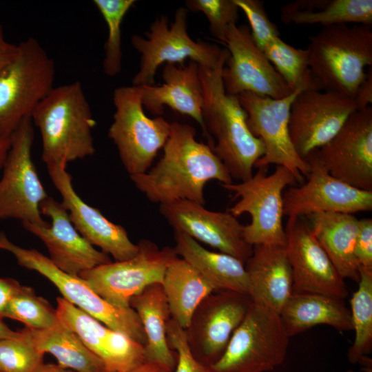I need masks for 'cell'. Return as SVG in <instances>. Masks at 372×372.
<instances>
[{"label": "cell", "instance_id": "1", "mask_svg": "<svg viewBox=\"0 0 372 372\" xmlns=\"http://www.w3.org/2000/svg\"><path fill=\"white\" fill-rule=\"evenodd\" d=\"M196 135L195 128L189 124L170 123L160 160L145 173L130 176L149 201L161 205L187 200L204 205L207 182L233 183L224 163L209 145L198 141Z\"/></svg>", "mask_w": 372, "mask_h": 372}, {"label": "cell", "instance_id": "2", "mask_svg": "<svg viewBox=\"0 0 372 372\" xmlns=\"http://www.w3.org/2000/svg\"><path fill=\"white\" fill-rule=\"evenodd\" d=\"M225 62L214 69L199 65L204 99L202 116L207 132L214 137V152L232 179L242 182L253 176V168L265 149L262 140L250 132L238 96L225 90L222 70Z\"/></svg>", "mask_w": 372, "mask_h": 372}, {"label": "cell", "instance_id": "3", "mask_svg": "<svg viewBox=\"0 0 372 372\" xmlns=\"http://www.w3.org/2000/svg\"><path fill=\"white\" fill-rule=\"evenodd\" d=\"M30 118L39 130L46 165L68 164L94 154L92 131L96 121L79 81L54 87Z\"/></svg>", "mask_w": 372, "mask_h": 372}, {"label": "cell", "instance_id": "4", "mask_svg": "<svg viewBox=\"0 0 372 372\" xmlns=\"http://www.w3.org/2000/svg\"><path fill=\"white\" fill-rule=\"evenodd\" d=\"M309 40V65L320 89L353 99L372 65L371 25L324 27Z\"/></svg>", "mask_w": 372, "mask_h": 372}, {"label": "cell", "instance_id": "5", "mask_svg": "<svg viewBox=\"0 0 372 372\" xmlns=\"http://www.w3.org/2000/svg\"><path fill=\"white\" fill-rule=\"evenodd\" d=\"M55 65L39 42L29 37L0 71V137H10L54 87Z\"/></svg>", "mask_w": 372, "mask_h": 372}, {"label": "cell", "instance_id": "6", "mask_svg": "<svg viewBox=\"0 0 372 372\" xmlns=\"http://www.w3.org/2000/svg\"><path fill=\"white\" fill-rule=\"evenodd\" d=\"M188 10L178 8L174 22L169 25L166 16L161 15L150 25L146 38L138 34L131 37L134 49L141 54L138 72L132 79V85H154L156 70L163 63H181L185 60L200 66L214 69L226 61L229 52L216 45L196 41L187 32Z\"/></svg>", "mask_w": 372, "mask_h": 372}, {"label": "cell", "instance_id": "7", "mask_svg": "<svg viewBox=\"0 0 372 372\" xmlns=\"http://www.w3.org/2000/svg\"><path fill=\"white\" fill-rule=\"evenodd\" d=\"M288 336L279 313L252 302L210 372H268L284 362Z\"/></svg>", "mask_w": 372, "mask_h": 372}, {"label": "cell", "instance_id": "8", "mask_svg": "<svg viewBox=\"0 0 372 372\" xmlns=\"http://www.w3.org/2000/svg\"><path fill=\"white\" fill-rule=\"evenodd\" d=\"M267 172L268 167H258L249 180L220 185L234 193V198H239L227 211L236 217L244 213L251 216L250 223L243 227V237L248 244L252 247L257 245L285 247L282 193L296 179L283 166H277L271 174Z\"/></svg>", "mask_w": 372, "mask_h": 372}, {"label": "cell", "instance_id": "9", "mask_svg": "<svg viewBox=\"0 0 372 372\" xmlns=\"http://www.w3.org/2000/svg\"><path fill=\"white\" fill-rule=\"evenodd\" d=\"M115 112L108 137L115 144L130 176L147 172L169 137L170 123L161 116L149 118L144 112L139 86L114 90Z\"/></svg>", "mask_w": 372, "mask_h": 372}, {"label": "cell", "instance_id": "10", "mask_svg": "<svg viewBox=\"0 0 372 372\" xmlns=\"http://www.w3.org/2000/svg\"><path fill=\"white\" fill-rule=\"evenodd\" d=\"M0 249L11 253L17 263L45 276L59 289L63 298L109 328L124 333L143 347L146 335L136 312L132 308L121 309L108 303L97 295L79 276L70 275L54 265L49 257L36 249H28L11 242L0 232Z\"/></svg>", "mask_w": 372, "mask_h": 372}, {"label": "cell", "instance_id": "11", "mask_svg": "<svg viewBox=\"0 0 372 372\" xmlns=\"http://www.w3.org/2000/svg\"><path fill=\"white\" fill-rule=\"evenodd\" d=\"M132 258L97 266L79 276L108 303L130 307L132 297L152 284H162L166 269L178 258L174 247L160 249L154 242L141 240Z\"/></svg>", "mask_w": 372, "mask_h": 372}, {"label": "cell", "instance_id": "12", "mask_svg": "<svg viewBox=\"0 0 372 372\" xmlns=\"http://www.w3.org/2000/svg\"><path fill=\"white\" fill-rule=\"evenodd\" d=\"M34 125L25 118L11 136V145L0 180V219L14 218L39 225L48 224L40 205L48 197L32 158Z\"/></svg>", "mask_w": 372, "mask_h": 372}, {"label": "cell", "instance_id": "13", "mask_svg": "<svg viewBox=\"0 0 372 372\" xmlns=\"http://www.w3.org/2000/svg\"><path fill=\"white\" fill-rule=\"evenodd\" d=\"M299 92L294 91L278 99L251 92H243L238 96L247 113L250 132L265 145V154L254 167L272 164L283 166L292 172L296 181L301 183L309 174V165L296 153L289 132L291 105Z\"/></svg>", "mask_w": 372, "mask_h": 372}, {"label": "cell", "instance_id": "14", "mask_svg": "<svg viewBox=\"0 0 372 372\" xmlns=\"http://www.w3.org/2000/svg\"><path fill=\"white\" fill-rule=\"evenodd\" d=\"M357 110L353 99L333 91L304 90L293 101L289 132L298 156L304 158L330 141Z\"/></svg>", "mask_w": 372, "mask_h": 372}, {"label": "cell", "instance_id": "15", "mask_svg": "<svg viewBox=\"0 0 372 372\" xmlns=\"http://www.w3.org/2000/svg\"><path fill=\"white\" fill-rule=\"evenodd\" d=\"M251 303L249 295L231 291L214 292L200 302L185 329L197 360L209 366L220 359Z\"/></svg>", "mask_w": 372, "mask_h": 372}, {"label": "cell", "instance_id": "16", "mask_svg": "<svg viewBox=\"0 0 372 372\" xmlns=\"http://www.w3.org/2000/svg\"><path fill=\"white\" fill-rule=\"evenodd\" d=\"M225 43L229 56L222 79L227 94L238 96L251 92L278 99L294 92L255 44L247 25H230Z\"/></svg>", "mask_w": 372, "mask_h": 372}, {"label": "cell", "instance_id": "17", "mask_svg": "<svg viewBox=\"0 0 372 372\" xmlns=\"http://www.w3.org/2000/svg\"><path fill=\"white\" fill-rule=\"evenodd\" d=\"M317 150L304 160L309 165L307 180L283 194L284 215L301 218L320 212L353 214L372 209V192L361 190L334 178L319 160Z\"/></svg>", "mask_w": 372, "mask_h": 372}, {"label": "cell", "instance_id": "18", "mask_svg": "<svg viewBox=\"0 0 372 372\" xmlns=\"http://www.w3.org/2000/svg\"><path fill=\"white\" fill-rule=\"evenodd\" d=\"M317 153L330 175L355 188L372 192L371 106L353 112Z\"/></svg>", "mask_w": 372, "mask_h": 372}, {"label": "cell", "instance_id": "19", "mask_svg": "<svg viewBox=\"0 0 372 372\" xmlns=\"http://www.w3.org/2000/svg\"><path fill=\"white\" fill-rule=\"evenodd\" d=\"M293 293H317L344 300L349 294L344 279L300 218H288L285 227Z\"/></svg>", "mask_w": 372, "mask_h": 372}, {"label": "cell", "instance_id": "20", "mask_svg": "<svg viewBox=\"0 0 372 372\" xmlns=\"http://www.w3.org/2000/svg\"><path fill=\"white\" fill-rule=\"evenodd\" d=\"M159 211L174 230L232 256L245 264L253 247L243 237L242 225L229 211H214L204 205L177 200L159 205Z\"/></svg>", "mask_w": 372, "mask_h": 372}, {"label": "cell", "instance_id": "21", "mask_svg": "<svg viewBox=\"0 0 372 372\" xmlns=\"http://www.w3.org/2000/svg\"><path fill=\"white\" fill-rule=\"evenodd\" d=\"M40 211L50 218V223L22 225L45 244L49 258L61 271L79 276L85 271L112 262L109 255L97 250L79 234L61 202L48 196L41 203Z\"/></svg>", "mask_w": 372, "mask_h": 372}, {"label": "cell", "instance_id": "22", "mask_svg": "<svg viewBox=\"0 0 372 372\" xmlns=\"http://www.w3.org/2000/svg\"><path fill=\"white\" fill-rule=\"evenodd\" d=\"M64 162L47 165L49 176L61 196V203L79 234L94 247L111 256L115 261L134 257L138 246L130 239L125 229L105 218L101 211L84 202L74 190L72 176Z\"/></svg>", "mask_w": 372, "mask_h": 372}, {"label": "cell", "instance_id": "23", "mask_svg": "<svg viewBox=\"0 0 372 372\" xmlns=\"http://www.w3.org/2000/svg\"><path fill=\"white\" fill-rule=\"evenodd\" d=\"M59 320L75 332L103 362L105 370L127 372L145 362L144 347L112 329L63 297L56 298Z\"/></svg>", "mask_w": 372, "mask_h": 372}, {"label": "cell", "instance_id": "24", "mask_svg": "<svg viewBox=\"0 0 372 372\" xmlns=\"http://www.w3.org/2000/svg\"><path fill=\"white\" fill-rule=\"evenodd\" d=\"M162 78L161 85L139 86L143 107L159 116L168 107L192 117L198 123L212 148L214 141L206 131L202 116L204 99L199 65L192 61L187 65L165 63Z\"/></svg>", "mask_w": 372, "mask_h": 372}, {"label": "cell", "instance_id": "25", "mask_svg": "<svg viewBox=\"0 0 372 372\" xmlns=\"http://www.w3.org/2000/svg\"><path fill=\"white\" fill-rule=\"evenodd\" d=\"M252 302L280 313L293 293V276L285 247L253 246L245 264Z\"/></svg>", "mask_w": 372, "mask_h": 372}, {"label": "cell", "instance_id": "26", "mask_svg": "<svg viewBox=\"0 0 372 372\" xmlns=\"http://www.w3.org/2000/svg\"><path fill=\"white\" fill-rule=\"evenodd\" d=\"M177 255L192 266L216 291L249 293L245 263L227 254L203 247L188 235L174 230Z\"/></svg>", "mask_w": 372, "mask_h": 372}, {"label": "cell", "instance_id": "27", "mask_svg": "<svg viewBox=\"0 0 372 372\" xmlns=\"http://www.w3.org/2000/svg\"><path fill=\"white\" fill-rule=\"evenodd\" d=\"M130 306L138 314L146 335L145 361L173 372L177 355L170 348L167 338V324L171 314L162 285H149L132 298Z\"/></svg>", "mask_w": 372, "mask_h": 372}, {"label": "cell", "instance_id": "28", "mask_svg": "<svg viewBox=\"0 0 372 372\" xmlns=\"http://www.w3.org/2000/svg\"><path fill=\"white\" fill-rule=\"evenodd\" d=\"M279 315L289 338L320 324L340 331L353 330L344 300L322 293H293Z\"/></svg>", "mask_w": 372, "mask_h": 372}, {"label": "cell", "instance_id": "29", "mask_svg": "<svg viewBox=\"0 0 372 372\" xmlns=\"http://www.w3.org/2000/svg\"><path fill=\"white\" fill-rule=\"evenodd\" d=\"M311 231L339 274L358 282L359 266L354 249L359 219L353 214L320 212L306 216Z\"/></svg>", "mask_w": 372, "mask_h": 372}, {"label": "cell", "instance_id": "30", "mask_svg": "<svg viewBox=\"0 0 372 372\" xmlns=\"http://www.w3.org/2000/svg\"><path fill=\"white\" fill-rule=\"evenodd\" d=\"M280 18L286 24L371 25L372 1L297 0L281 8Z\"/></svg>", "mask_w": 372, "mask_h": 372}, {"label": "cell", "instance_id": "31", "mask_svg": "<svg viewBox=\"0 0 372 372\" xmlns=\"http://www.w3.org/2000/svg\"><path fill=\"white\" fill-rule=\"evenodd\" d=\"M161 285L171 318L184 329L200 302L216 292L192 266L179 257L166 269Z\"/></svg>", "mask_w": 372, "mask_h": 372}, {"label": "cell", "instance_id": "32", "mask_svg": "<svg viewBox=\"0 0 372 372\" xmlns=\"http://www.w3.org/2000/svg\"><path fill=\"white\" fill-rule=\"evenodd\" d=\"M43 354H52L62 366L76 372H103L105 367L78 335L59 320L52 327L35 330L22 329Z\"/></svg>", "mask_w": 372, "mask_h": 372}, {"label": "cell", "instance_id": "33", "mask_svg": "<svg viewBox=\"0 0 372 372\" xmlns=\"http://www.w3.org/2000/svg\"><path fill=\"white\" fill-rule=\"evenodd\" d=\"M358 287L353 293L351 316L355 339L347 352V359L352 364L363 365L369 371L371 360L368 355L372 349V271L359 268Z\"/></svg>", "mask_w": 372, "mask_h": 372}, {"label": "cell", "instance_id": "34", "mask_svg": "<svg viewBox=\"0 0 372 372\" xmlns=\"http://www.w3.org/2000/svg\"><path fill=\"white\" fill-rule=\"evenodd\" d=\"M262 52L293 91L321 90L309 68L307 49L296 48L279 37L269 42Z\"/></svg>", "mask_w": 372, "mask_h": 372}, {"label": "cell", "instance_id": "35", "mask_svg": "<svg viewBox=\"0 0 372 372\" xmlns=\"http://www.w3.org/2000/svg\"><path fill=\"white\" fill-rule=\"evenodd\" d=\"M4 318L19 321L35 330L51 328L59 322L56 309L37 296L32 287L23 285L10 300Z\"/></svg>", "mask_w": 372, "mask_h": 372}, {"label": "cell", "instance_id": "36", "mask_svg": "<svg viewBox=\"0 0 372 372\" xmlns=\"http://www.w3.org/2000/svg\"><path fill=\"white\" fill-rule=\"evenodd\" d=\"M94 4L104 19L108 35L104 45L103 68L108 76L118 74L122 68L121 24L134 0H94Z\"/></svg>", "mask_w": 372, "mask_h": 372}, {"label": "cell", "instance_id": "37", "mask_svg": "<svg viewBox=\"0 0 372 372\" xmlns=\"http://www.w3.org/2000/svg\"><path fill=\"white\" fill-rule=\"evenodd\" d=\"M21 337L0 340V372H34L43 355L22 329Z\"/></svg>", "mask_w": 372, "mask_h": 372}, {"label": "cell", "instance_id": "38", "mask_svg": "<svg viewBox=\"0 0 372 372\" xmlns=\"http://www.w3.org/2000/svg\"><path fill=\"white\" fill-rule=\"evenodd\" d=\"M185 6L188 11L203 12L212 36L223 43L229 27L238 19L239 8L234 0H187Z\"/></svg>", "mask_w": 372, "mask_h": 372}, {"label": "cell", "instance_id": "39", "mask_svg": "<svg viewBox=\"0 0 372 372\" xmlns=\"http://www.w3.org/2000/svg\"><path fill=\"white\" fill-rule=\"evenodd\" d=\"M246 15L251 37L262 51L272 40L280 37L276 25L268 17L264 3L258 0H234Z\"/></svg>", "mask_w": 372, "mask_h": 372}, {"label": "cell", "instance_id": "40", "mask_svg": "<svg viewBox=\"0 0 372 372\" xmlns=\"http://www.w3.org/2000/svg\"><path fill=\"white\" fill-rule=\"evenodd\" d=\"M167 338L170 348L177 355L174 372H210L207 366L200 363L193 355L185 329L172 318L167 324Z\"/></svg>", "mask_w": 372, "mask_h": 372}, {"label": "cell", "instance_id": "41", "mask_svg": "<svg viewBox=\"0 0 372 372\" xmlns=\"http://www.w3.org/2000/svg\"><path fill=\"white\" fill-rule=\"evenodd\" d=\"M354 254L359 268L372 271V219L370 218L359 220Z\"/></svg>", "mask_w": 372, "mask_h": 372}, {"label": "cell", "instance_id": "42", "mask_svg": "<svg viewBox=\"0 0 372 372\" xmlns=\"http://www.w3.org/2000/svg\"><path fill=\"white\" fill-rule=\"evenodd\" d=\"M357 110H364L372 103V69L370 67L362 83L360 85L353 98Z\"/></svg>", "mask_w": 372, "mask_h": 372}, {"label": "cell", "instance_id": "43", "mask_svg": "<svg viewBox=\"0 0 372 372\" xmlns=\"http://www.w3.org/2000/svg\"><path fill=\"white\" fill-rule=\"evenodd\" d=\"M21 286L20 283L12 278H0V318H4L7 306L12 297Z\"/></svg>", "mask_w": 372, "mask_h": 372}, {"label": "cell", "instance_id": "44", "mask_svg": "<svg viewBox=\"0 0 372 372\" xmlns=\"http://www.w3.org/2000/svg\"><path fill=\"white\" fill-rule=\"evenodd\" d=\"M17 45L10 44L0 50V71L15 56Z\"/></svg>", "mask_w": 372, "mask_h": 372}, {"label": "cell", "instance_id": "45", "mask_svg": "<svg viewBox=\"0 0 372 372\" xmlns=\"http://www.w3.org/2000/svg\"><path fill=\"white\" fill-rule=\"evenodd\" d=\"M127 372H170L168 370L164 369L163 367L152 363L145 361L137 366L133 368L132 369Z\"/></svg>", "mask_w": 372, "mask_h": 372}, {"label": "cell", "instance_id": "46", "mask_svg": "<svg viewBox=\"0 0 372 372\" xmlns=\"http://www.w3.org/2000/svg\"><path fill=\"white\" fill-rule=\"evenodd\" d=\"M34 372H76L59 364L43 363L39 365Z\"/></svg>", "mask_w": 372, "mask_h": 372}, {"label": "cell", "instance_id": "47", "mask_svg": "<svg viewBox=\"0 0 372 372\" xmlns=\"http://www.w3.org/2000/svg\"><path fill=\"white\" fill-rule=\"evenodd\" d=\"M11 145L10 137H0V169L3 168Z\"/></svg>", "mask_w": 372, "mask_h": 372}, {"label": "cell", "instance_id": "48", "mask_svg": "<svg viewBox=\"0 0 372 372\" xmlns=\"http://www.w3.org/2000/svg\"><path fill=\"white\" fill-rule=\"evenodd\" d=\"M20 337H21V333L19 330L16 331L12 330L0 318V340L19 338Z\"/></svg>", "mask_w": 372, "mask_h": 372}, {"label": "cell", "instance_id": "49", "mask_svg": "<svg viewBox=\"0 0 372 372\" xmlns=\"http://www.w3.org/2000/svg\"><path fill=\"white\" fill-rule=\"evenodd\" d=\"M10 43H8L5 38L3 33V30L1 28V26L0 25V50L3 49L6 47H8Z\"/></svg>", "mask_w": 372, "mask_h": 372}, {"label": "cell", "instance_id": "50", "mask_svg": "<svg viewBox=\"0 0 372 372\" xmlns=\"http://www.w3.org/2000/svg\"><path fill=\"white\" fill-rule=\"evenodd\" d=\"M345 372H356V371H354L353 370H348V371H346ZM359 372H369V371H367L366 370H363V371H360Z\"/></svg>", "mask_w": 372, "mask_h": 372}, {"label": "cell", "instance_id": "51", "mask_svg": "<svg viewBox=\"0 0 372 372\" xmlns=\"http://www.w3.org/2000/svg\"><path fill=\"white\" fill-rule=\"evenodd\" d=\"M103 372H112V371L105 370Z\"/></svg>", "mask_w": 372, "mask_h": 372}, {"label": "cell", "instance_id": "52", "mask_svg": "<svg viewBox=\"0 0 372 372\" xmlns=\"http://www.w3.org/2000/svg\"><path fill=\"white\" fill-rule=\"evenodd\" d=\"M0 220H1V219H0Z\"/></svg>", "mask_w": 372, "mask_h": 372}]
</instances>
